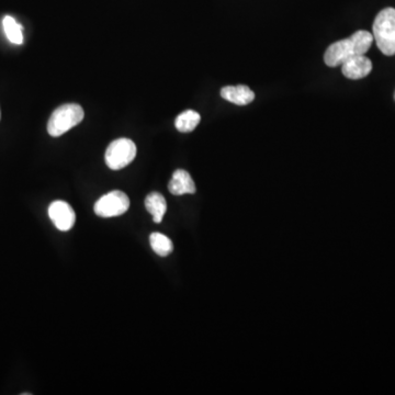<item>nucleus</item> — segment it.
<instances>
[{"mask_svg":"<svg viewBox=\"0 0 395 395\" xmlns=\"http://www.w3.org/2000/svg\"><path fill=\"white\" fill-rule=\"evenodd\" d=\"M394 99H395V93H394Z\"/></svg>","mask_w":395,"mask_h":395,"instance_id":"14","label":"nucleus"},{"mask_svg":"<svg viewBox=\"0 0 395 395\" xmlns=\"http://www.w3.org/2000/svg\"><path fill=\"white\" fill-rule=\"evenodd\" d=\"M84 117L82 106L77 104H67L58 106L53 112L47 122V132L53 137L63 135L71 128L78 126Z\"/></svg>","mask_w":395,"mask_h":395,"instance_id":"3","label":"nucleus"},{"mask_svg":"<svg viewBox=\"0 0 395 395\" xmlns=\"http://www.w3.org/2000/svg\"><path fill=\"white\" fill-rule=\"evenodd\" d=\"M150 247L153 248V251L157 253L158 256L166 257L169 253H172L174 245L169 237L166 235L161 234V233H152L150 236Z\"/></svg>","mask_w":395,"mask_h":395,"instance_id":"12","label":"nucleus"},{"mask_svg":"<svg viewBox=\"0 0 395 395\" xmlns=\"http://www.w3.org/2000/svg\"><path fill=\"white\" fill-rule=\"evenodd\" d=\"M49 216L56 229L62 232H67L74 227L76 214L73 207L65 201H54L49 205Z\"/></svg>","mask_w":395,"mask_h":395,"instance_id":"6","label":"nucleus"},{"mask_svg":"<svg viewBox=\"0 0 395 395\" xmlns=\"http://www.w3.org/2000/svg\"><path fill=\"white\" fill-rule=\"evenodd\" d=\"M3 30L5 36L8 38L11 43L20 44L23 43V34H22V25L19 22H16L12 16H5L3 21Z\"/></svg>","mask_w":395,"mask_h":395,"instance_id":"13","label":"nucleus"},{"mask_svg":"<svg viewBox=\"0 0 395 395\" xmlns=\"http://www.w3.org/2000/svg\"><path fill=\"white\" fill-rule=\"evenodd\" d=\"M200 120H201V117L198 112L194 110H187L178 115L174 121V126L181 133H189V132L194 131V128L198 126Z\"/></svg>","mask_w":395,"mask_h":395,"instance_id":"11","label":"nucleus"},{"mask_svg":"<svg viewBox=\"0 0 395 395\" xmlns=\"http://www.w3.org/2000/svg\"><path fill=\"white\" fill-rule=\"evenodd\" d=\"M374 40V36L368 31H357L350 38L330 45L324 54L325 64L330 67H337L356 55H365L370 49Z\"/></svg>","mask_w":395,"mask_h":395,"instance_id":"1","label":"nucleus"},{"mask_svg":"<svg viewBox=\"0 0 395 395\" xmlns=\"http://www.w3.org/2000/svg\"><path fill=\"white\" fill-rule=\"evenodd\" d=\"M145 207L153 216V221L156 224H159L166 214V199L159 192H152L145 199Z\"/></svg>","mask_w":395,"mask_h":395,"instance_id":"10","label":"nucleus"},{"mask_svg":"<svg viewBox=\"0 0 395 395\" xmlns=\"http://www.w3.org/2000/svg\"><path fill=\"white\" fill-rule=\"evenodd\" d=\"M371 71H372V62L368 58H365V55H356L341 65L343 76L354 80L365 78L370 74Z\"/></svg>","mask_w":395,"mask_h":395,"instance_id":"7","label":"nucleus"},{"mask_svg":"<svg viewBox=\"0 0 395 395\" xmlns=\"http://www.w3.org/2000/svg\"><path fill=\"white\" fill-rule=\"evenodd\" d=\"M221 97L224 100L232 102L237 106H247L253 102L255 93L245 84H238V86H227V87L222 88Z\"/></svg>","mask_w":395,"mask_h":395,"instance_id":"9","label":"nucleus"},{"mask_svg":"<svg viewBox=\"0 0 395 395\" xmlns=\"http://www.w3.org/2000/svg\"><path fill=\"white\" fill-rule=\"evenodd\" d=\"M169 192L174 196L194 194L196 185L190 174L183 169H178L172 174V179L168 183Z\"/></svg>","mask_w":395,"mask_h":395,"instance_id":"8","label":"nucleus"},{"mask_svg":"<svg viewBox=\"0 0 395 395\" xmlns=\"http://www.w3.org/2000/svg\"><path fill=\"white\" fill-rule=\"evenodd\" d=\"M137 156V146L128 139H117L106 148V163L112 170H120L128 166Z\"/></svg>","mask_w":395,"mask_h":395,"instance_id":"4","label":"nucleus"},{"mask_svg":"<svg viewBox=\"0 0 395 395\" xmlns=\"http://www.w3.org/2000/svg\"><path fill=\"white\" fill-rule=\"evenodd\" d=\"M128 207V196L122 191L113 190L101 196L100 199L95 202L93 210L95 214L101 218H115L124 214Z\"/></svg>","mask_w":395,"mask_h":395,"instance_id":"5","label":"nucleus"},{"mask_svg":"<svg viewBox=\"0 0 395 395\" xmlns=\"http://www.w3.org/2000/svg\"><path fill=\"white\" fill-rule=\"evenodd\" d=\"M372 30L380 51L387 56L395 55V9L385 8L380 11L374 19Z\"/></svg>","mask_w":395,"mask_h":395,"instance_id":"2","label":"nucleus"}]
</instances>
